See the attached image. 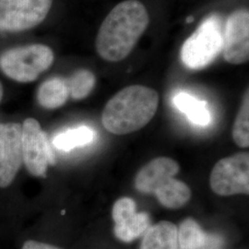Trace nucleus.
<instances>
[{
  "label": "nucleus",
  "mask_w": 249,
  "mask_h": 249,
  "mask_svg": "<svg viewBox=\"0 0 249 249\" xmlns=\"http://www.w3.org/2000/svg\"><path fill=\"white\" fill-rule=\"evenodd\" d=\"M150 23L148 10L139 0H125L112 9L99 29L95 48L108 62H119L133 51Z\"/></svg>",
  "instance_id": "1"
},
{
  "label": "nucleus",
  "mask_w": 249,
  "mask_h": 249,
  "mask_svg": "<svg viewBox=\"0 0 249 249\" xmlns=\"http://www.w3.org/2000/svg\"><path fill=\"white\" fill-rule=\"evenodd\" d=\"M70 98L67 79L54 77L44 81L37 90L38 104L45 109L53 110L63 107Z\"/></svg>",
  "instance_id": "14"
},
{
  "label": "nucleus",
  "mask_w": 249,
  "mask_h": 249,
  "mask_svg": "<svg viewBox=\"0 0 249 249\" xmlns=\"http://www.w3.org/2000/svg\"><path fill=\"white\" fill-rule=\"evenodd\" d=\"M70 96L74 100H82L88 97L95 86L96 78L88 70H79L67 79Z\"/></svg>",
  "instance_id": "17"
},
{
  "label": "nucleus",
  "mask_w": 249,
  "mask_h": 249,
  "mask_svg": "<svg viewBox=\"0 0 249 249\" xmlns=\"http://www.w3.org/2000/svg\"><path fill=\"white\" fill-rule=\"evenodd\" d=\"M179 170L177 160L169 157L155 158L140 170L135 187L143 194L154 195L164 208H182L191 198V190L187 184L175 178Z\"/></svg>",
  "instance_id": "3"
},
{
  "label": "nucleus",
  "mask_w": 249,
  "mask_h": 249,
  "mask_svg": "<svg viewBox=\"0 0 249 249\" xmlns=\"http://www.w3.org/2000/svg\"><path fill=\"white\" fill-rule=\"evenodd\" d=\"M179 249H219L223 241L221 236L208 233L192 218H187L178 228Z\"/></svg>",
  "instance_id": "12"
},
{
  "label": "nucleus",
  "mask_w": 249,
  "mask_h": 249,
  "mask_svg": "<svg viewBox=\"0 0 249 249\" xmlns=\"http://www.w3.org/2000/svg\"><path fill=\"white\" fill-rule=\"evenodd\" d=\"M21 132L19 123L0 124V188L12 184L23 163Z\"/></svg>",
  "instance_id": "10"
},
{
  "label": "nucleus",
  "mask_w": 249,
  "mask_h": 249,
  "mask_svg": "<svg viewBox=\"0 0 249 249\" xmlns=\"http://www.w3.org/2000/svg\"><path fill=\"white\" fill-rule=\"evenodd\" d=\"M21 132L22 160L33 177L45 178L49 164H54L47 136L40 123L32 117L24 120Z\"/></svg>",
  "instance_id": "8"
},
{
  "label": "nucleus",
  "mask_w": 249,
  "mask_h": 249,
  "mask_svg": "<svg viewBox=\"0 0 249 249\" xmlns=\"http://www.w3.org/2000/svg\"><path fill=\"white\" fill-rule=\"evenodd\" d=\"M159 94L142 85H131L119 90L107 102L102 123L110 133L125 135L142 129L157 112Z\"/></svg>",
  "instance_id": "2"
},
{
  "label": "nucleus",
  "mask_w": 249,
  "mask_h": 249,
  "mask_svg": "<svg viewBox=\"0 0 249 249\" xmlns=\"http://www.w3.org/2000/svg\"><path fill=\"white\" fill-rule=\"evenodd\" d=\"M210 185L219 196L249 195V152L236 153L219 160L211 173Z\"/></svg>",
  "instance_id": "6"
},
{
  "label": "nucleus",
  "mask_w": 249,
  "mask_h": 249,
  "mask_svg": "<svg viewBox=\"0 0 249 249\" xmlns=\"http://www.w3.org/2000/svg\"><path fill=\"white\" fill-rule=\"evenodd\" d=\"M54 60L53 50L41 44L10 48L0 54V71L19 83L33 82L46 71Z\"/></svg>",
  "instance_id": "4"
},
{
  "label": "nucleus",
  "mask_w": 249,
  "mask_h": 249,
  "mask_svg": "<svg viewBox=\"0 0 249 249\" xmlns=\"http://www.w3.org/2000/svg\"><path fill=\"white\" fill-rule=\"evenodd\" d=\"M173 103L192 124L206 126L211 123V113L204 101H200L187 92H179L174 96Z\"/></svg>",
  "instance_id": "15"
},
{
  "label": "nucleus",
  "mask_w": 249,
  "mask_h": 249,
  "mask_svg": "<svg viewBox=\"0 0 249 249\" xmlns=\"http://www.w3.org/2000/svg\"><path fill=\"white\" fill-rule=\"evenodd\" d=\"M232 139L235 144L241 148H248L249 146V89L243 97L239 112L233 124Z\"/></svg>",
  "instance_id": "18"
},
{
  "label": "nucleus",
  "mask_w": 249,
  "mask_h": 249,
  "mask_svg": "<svg viewBox=\"0 0 249 249\" xmlns=\"http://www.w3.org/2000/svg\"><path fill=\"white\" fill-rule=\"evenodd\" d=\"M112 218L115 222L114 233L124 243L142 237L151 226L149 214L137 213L135 201L126 196L116 200L112 209Z\"/></svg>",
  "instance_id": "11"
},
{
  "label": "nucleus",
  "mask_w": 249,
  "mask_h": 249,
  "mask_svg": "<svg viewBox=\"0 0 249 249\" xmlns=\"http://www.w3.org/2000/svg\"><path fill=\"white\" fill-rule=\"evenodd\" d=\"M94 132L88 126H80L58 134L53 140V146L64 151H70L74 148L87 145L93 141Z\"/></svg>",
  "instance_id": "16"
},
{
  "label": "nucleus",
  "mask_w": 249,
  "mask_h": 249,
  "mask_svg": "<svg viewBox=\"0 0 249 249\" xmlns=\"http://www.w3.org/2000/svg\"><path fill=\"white\" fill-rule=\"evenodd\" d=\"M223 52L225 61L232 65L249 61V9H237L229 16L223 32Z\"/></svg>",
  "instance_id": "9"
},
{
  "label": "nucleus",
  "mask_w": 249,
  "mask_h": 249,
  "mask_svg": "<svg viewBox=\"0 0 249 249\" xmlns=\"http://www.w3.org/2000/svg\"><path fill=\"white\" fill-rule=\"evenodd\" d=\"M20 249H63L59 247L50 245L47 243H43L39 241L28 240L24 242Z\"/></svg>",
  "instance_id": "19"
},
{
  "label": "nucleus",
  "mask_w": 249,
  "mask_h": 249,
  "mask_svg": "<svg viewBox=\"0 0 249 249\" xmlns=\"http://www.w3.org/2000/svg\"><path fill=\"white\" fill-rule=\"evenodd\" d=\"M53 0H0V31L19 33L42 23Z\"/></svg>",
  "instance_id": "7"
},
{
  "label": "nucleus",
  "mask_w": 249,
  "mask_h": 249,
  "mask_svg": "<svg viewBox=\"0 0 249 249\" xmlns=\"http://www.w3.org/2000/svg\"><path fill=\"white\" fill-rule=\"evenodd\" d=\"M223 36L218 17L205 19L183 45L182 61L192 70L204 69L223 50Z\"/></svg>",
  "instance_id": "5"
},
{
  "label": "nucleus",
  "mask_w": 249,
  "mask_h": 249,
  "mask_svg": "<svg viewBox=\"0 0 249 249\" xmlns=\"http://www.w3.org/2000/svg\"><path fill=\"white\" fill-rule=\"evenodd\" d=\"M3 94H4V89H3V86H2V84L0 82V103L2 101V98H3Z\"/></svg>",
  "instance_id": "20"
},
{
  "label": "nucleus",
  "mask_w": 249,
  "mask_h": 249,
  "mask_svg": "<svg viewBox=\"0 0 249 249\" xmlns=\"http://www.w3.org/2000/svg\"><path fill=\"white\" fill-rule=\"evenodd\" d=\"M140 249H179L178 226L167 221L151 225L143 234Z\"/></svg>",
  "instance_id": "13"
}]
</instances>
